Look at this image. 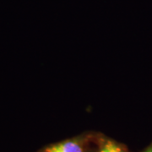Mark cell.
Here are the masks:
<instances>
[{
	"label": "cell",
	"mask_w": 152,
	"mask_h": 152,
	"mask_svg": "<svg viewBox=\"0 0 152 152\" xmlns=\"http://www.w3.org/2000/svg\"><path fill=\"white\" fill-rule=\"evenodd\" d=\"M46 152H83V150L77 142L65 141L50 146Z\"/></svg>",
	"instance_id": "cell-1"
},
{
	"label": "cell",
	"mask_w": 152,
	"mask_h": 152,
	"mask_svg": "<svg viewBox=\"0 0 152 152\" xmlns=\"http://www.w3.org/2000/svg\"><path fill=\"white\" fill-rule=\"evenodd\" d=\"M143 152H152V145H150V146L147 148L146 150H145Z\"/></svg>",
	"instance_id": "cell-3"
},
{
	"label": "cell",
	"mask_w": 152,
	"mask_h": 152,
	"mask_svg": "<svg viewBox=\"0 0 152 152\" xmlns=\"http://www.w3.org/2000/svg\"><path fill=\"white\" fill-rule=\"evenodd\" d=\"M100 152H124L122 148L113 141L107 142Z\"/></svg>",
	"instance_id": "cell-2"
}]
</instances>
